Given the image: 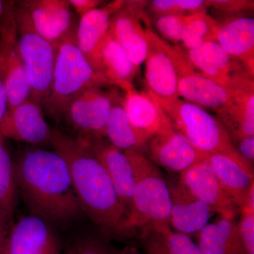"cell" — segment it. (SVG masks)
I'll return each instance as SVG.
<instances>
[{
    "mask_svg": "<svg viewBox=\"0 0 254 254\" xmlns=\"http://www.w3.org/2000/svg\"><path fill=\"white\" fill-rule=\"evenodd\" d=\"M50 143L67 165L71 184L83 213L108 238L127 240L136 234L106 170L88 143L55 129Z\"/></svg>",
    "mask_w": 254,
    "mask_h": 254,
    "instance_id": "obj_1",
    "label": "cell"
},
{
    "mask_svg": "<svg viewBox=\"0 0 254 254\" xmlns=\"http://www.w3.org/2000/svg\"><path fill=\"white\" fill-rule=\"evenodd\" d=\"M18 191L36 215L53 227H64L81 217L66 162L57 152L32 148L14 160Z\"/></svg>",
    "mask_w": 254,
    "mask_h": 254,
    "instance_id": "obj_2",
    "label": "cell"
},
{
    "mask_svg": "<svg viewBox=\"0 0 254 254\" xmlns=\"http://www.w3.org/2000/svg\"><path fill=\"white\" fill-rule=\"evenodd\" d=\"M147 93L163 109L174 129L198 151L205 155H225L251 175H254L253 167L239 154L226 130L216 117L182 98L161 99Z\"/></svg>",
    "mask_w": 254,
    "mask_h": 254,
    "instance_id": "obj_3",
    "label": "cell"
},
{
    "mask_svg": "<svg viewBox=\"0 0 254 254\" xmlns=\"http://www.w3.org/2000/svg\"><path fill=\"white\" fill-rule=\"evenodd\" d=\"M76 32V29L70 33L57 47L51 90L45 104L55 118L63 116L70 101L81 92L109 84L78 48Z\"/></svg>",
    "mask_w": 254,
    "mask_h": 254,
    "instance_id": "obj_4",
    "label": "cell"
},
{
    "mask_svg": "<svg viewBox=\"0 0 254 254\" xmlns=\"http://www.w3.org/2000/svg\"><path fill=\"white\" fill-rule=\"evenodd\" d=\"M124 152L131 164L136 181L133 218L135 229L141 230L148 225L169 224L171 196L160 168L141 152Z\"/></svg>",
    "mask_w": 254,
    "mask_h": 254,
    "instance_id": "obj_5",
    "label": "cell"
},
{
    "mask_svg": "<svg viewBox=\"0 0 254 254\" xmlns=\"http://www.w3.org/2000/svg\"><path fill=\"white\" fill-rule=\"evenodd\" d=\"M16 18L18 47L31 84V98L45 105L51 90L57 48L36 31L21 1L16 3Z\"/></svg>",
    "mask_w": 254,
    "mask_h": 254,
    "instance_id": "obj_6",
    "label": "cell"
},
{
    "mask_svg": "<svg viewBox=\"0 0 254 254\" xmlns=\"http://www.w3.org/2000/svg\"><path fill=\"white\" fill-rule=\"evenodd\" d=\"M0 59L6 74L9 110L26 101L31 95V84L18 47L14 1H4L0 23Z\"/></svg>",
    "mask_w": 254,
    "mask_h": 254,
    "instance_id": "obj_7",
    "label": "cell"
},
{
    "mask_svg": "<svg viewBox=\"0 0 254 254\" xmlns=\"http://www.w3.org/2000/svg\"><path fill=\"white\" fill-rule=\"evenodd\" d=\"M166 48L176 69L179 98L215 112L227 104L233 89L222 86L195 71L185 51L178 46L166 42Z\"/></svg>",
    "mask_w": 254,
    "mask_h": 254,
    "instance_id": "obj_8",
    "label": "cell"
},
{
    "mask_svg": "<svg viewBox=\"0 0 254 254\" xmlns=\"http://www.w3.org/2000/svg\"><path fill=\"white\" fill-rule=\"evenodd\" d=\"M115 91L91 88L76 95L68 103L64 116L84 141L103 139Z\"/></svg>",
    "mask_w": 254,
    "mask_h": 254,
    "instance_id": "obj_9",
    "label": "cell"
},
{
    "mask_svg": "<svg viewBox=\"0 0 254 254\" xmlns=\"http://www.w3.org/2000/svg\"><path fill=\"white\" fill-rule=\"evenodd\" d=\"M148 1H126L110 21L109 32L125 50L136 69L144 63L147 41L143 23L150 19L145 8Z\"/></svg>",
    "mask_w": 254,
    "mask_h": 254,
    "instance_id": "obj_10",
    "label": "cell"
},
{
    "mask_svg": "<svg viewBox=\"0 0 254 254\" xmlns=\"http://www.w3.org/2000/svg\"><path fill=\"white\" fill-rule=\"evenodd\" d=\"M179 185L195 199L208 205L218 215L236 218L240 209L219 183L207 158L180 173Z\"/></svg>",
    "mask_w": 254,
    "mask_h": 254,
    "instance_id": "obj_11",
    "label": "cell"
},
{
    "mask_svg": "<svg viewBox=\"0 0 254 254\" xmlns=\"http://www.w3.org/2000/svg\"><path fill=\"white\" fill-rule=\"evenodd\" d=\"M192 66L215 83L233 89L245 78L254 77L238 60L227 54L216 41L185 51Z\"/></svg>",
    "mask_w": 254,
    "mask_h": 254,
    "instance_id": "obj_12",
    "label": "cell"
},
{
    "mask_svg": "<svg viewBox=\"0 0 254 254\" xmlns=\"http://www.w3.org/2000/svg\"><path fill=\"white\" fill-rule=\"evenodd\" d=\"M5 254H61V245L51 224L30 215L10 227Z\"/></svg>",
    "mask_w": 254,
    "mask_h": 254,
    "instance_id": "obj_13",
    "label": "cell"
},
{
    "mask_svg": "<svg viewBox=\"0 0 254 254\" xmlns=\"http://www.w3.org/2000/svg\"><path fill=\"white\" fill-rule=\"evenodd\" d=\"M147 53L145 79L147 92L161 99L179 98L175 64L166 48V42L150 27L145 30Z\"/></svg>",
    "mask_w": 254,
    "mask_h": 254,
    "instance_id": "obj_14",
    "label": "cell"
},
{
    "mask_svg": "<svg viewBox=\"0 0 254 254\" xmlns=\"http://www.w3.org/2000/svg\"><path fill=\"white\" fill-rule=\"evenodd\" d=\"M41 106L30 98L8 110L0 123V133L4 138L28 144L50 143L53 131L45 120Z\"/></svg>",
    "mask_w": 254,
    "mask_h": 254,
    "instance_id": "obj_15",
    "label": "cell"
},
{
    "mask_svg": "<svg viewBox=\"0 0 254 254\" xmlns=\"http://www.w3.org/2000/svg\"><path fill=\"white\" fill-rule=\"evenodd\" d=\"M86 141L93 154L106 170L119 200L129 215L132 225L135 229L133 218L134 213L133 195L136 181L129 160L125 152L105 141L103 138Z\"/></svg>",
    "mask_w": 254,
    "mask_h": 254,
    "instance_id": "obj_16",
    "label": "cell"
},
{
    "mask_svg": "<svg viewBox=\"0 0 254 254\" xmlns=\"http://www.w3.org/2000/svg\"><path fill=\"white\" fill-rule=\"evenodd\" d=\"M146 145L145 156L156 166L171 173H181L207 155L198 151L173 127L152 137Z\"/></svg>",
    "mask_w": 254,
    "mask_h": 254,
    "instance_id": "obj_17",
    "label": "cell"
},
{
    "mask_svg": "<svg viewBox=\"0 0 254 254\" xmlns=\"http://www.w3.org/2000/svg\"><path fill=\"white\" fill-rule=\"evenodd\" d=\"M36 31L57 48L76 29L71 6L66 0H33L21 1Z\"/></svg>",
    "mask_w": 254,
    "mask_h": 254,
    "instance_id": "obj_18",
    "label": "cell"
},
{
    "mask_svg": "<svg viewBox=\"0 0 254 254\" xmlns=\"http://www.w3.org/2000/svg\"><path fill=\"white\" fill-rule=\"evenodd\" d=\"M232 143L254 136V78H248L233 89L227 104L215 112Z\"/></svg>",
    "mask_w": 254,
    "mask_h": 254,
    "instance_id": "obj_19",
    "label": "cell"
},
{
    "mask_svg": "<svg viewBox=\"0 0 254 254\" xmlns=\"http://www.w3.org/2000/svg\"><path fill=\"white\" fill-rule=\"evenodd\" d=\"M167 183L171 196L170 227L187 236H196L216 213L208 205L191 196L178 182Z\"/></svg>",
    "mask_w": 254,
    "mask_h": 254,
    "instance_id": "obj_20",
    "label": "cell"
},
{
    "mask_svg": "<svg viewBox=\"0 0 254 254\" xmlns=\"http://www.w3.org/2000/svg\"><path fill=\"white\" fill-rule=\"evenodd\" d=\"M122 104L132 126L149 141L152 137L173 127L160 105L147 92L135 88L125 92Z\"/></svg>",
    "mask_w": 254,
    "mask_h": 254,
    "instance_id": "obj_21",
    "label": "cell"
},
{
    "mask_svg": "<svg viewBox=\"0 0 254 254\" xmlns=\"http://www.w3.org/2000/svg\"><path fill=\"white\" fill-rule=\"evenodd\" d=\"M93 68L109 84L125 93L134 88L133 79L138 71L109 31L98 47Z\"/></svg>",
    "mask_w": 254,
    "mask_h": 254,
    "instance_id": "obj_22",
    "label": "cell"
},
{
    "mask_svg": "<svg viewBox=\"0 0 254 254\" xmlns=\"http://www.w3.org/2000/svg\"><path fill=\"white\" fill-rule=\"evenodd\" d=\"M216 42L234 59L240 62L254 76V19L237 17L220 23Z\"/></svg>",
    "mask_w": 254,
    "mask_h": 254,
    "instance_id": "obj_23",
    "label": "cell"
},
{
    "mask_svg": "<svg viewBox=\"0 0 254 254\" xmlns=\"http://www.w3.org/2000/svg\"><path fill=\"white\" fill-rule=\"evenodd\" d=\"M126 1L115 0L92 10L80 18L76 27V43L93 67L97 50L109 31L110 21Z\"/></svg>",
    "mask_w": 254,
    "mask_h": 254,
    "instance_id": "obj_24",
    "label": "cell"
},
{
    "mask_svg": "<svg viewBox=\"0 0 254 254\" xmlns=\"http://www.w3.org/2000/svg\"><path fill=\"white\" fill-rule=\"evenodd\" d=\"M195 237L203 254H247L235 218L218 215Z\"/></svg>",
    "mask_w": 254,
    "mask_h": 254,
    "instance_id": "obj_25",
    "label": "cell"
},
{
    "mask_svg": "<svg viewBox=\"0 0 254 254\" xmlns=\"http://www.w3.org/2000/svg\"><path fill=\"white\" fill-rule=\"evenodd\" d=\"M207 158L222 189L239 209L242 208L254 189V175L225 155H207Z\"/></svg>",
    "mask_w": 254,
    "mask_h": 254,
    "instance_id": "obj_26",
    "label": "cell"
},
{
    "mask_svg": "<svg viewBox=\"0 0 254 254\" xmlns=\"http://www.w3.org/2000/svg\"><path fill=\"white\" fill-rule=\"evenodd\" d=\"M141 236L147 254H203L191 237L175 231L169 224L143 227Z\"/></svg>",
    "mask_w": 254,
    "mask_h": 254,
    "instance_id": "obj_27",
    "label": "cell"
},
{
    "mask_svg": "<svg viewBox=\"0 0 254 254\" xmlns=\"http://www.w3.org/2000/svg\"><path fill=\"white\" fill-rule=\"evenodd\" d=\"M115 91L113 105L105 129V137L115 148L127 151L136 150L148 143L146 138L132 126L122 104V97Z\"/></svg>",
    "mask_w": 254,
    "mask_h": 254,
    "instance_id": "obj_28",
    "label": "cell"
},
{
    "mask_svg": "<svg viewBox=\"0 0 254 254\" xmlns=\"http://www.w3.org/2000/svg\"><path fill=\"white\" fill-rule=\"evenodd\" d=\"M4 138L0 133V221L9 227L17 205L18 191L14 160L6 148Z\"/></svg>",
    "mask_w": 254,
    "mask_h": 254,
    "instance_id": "obj_29",
    "label": "cell"
},
{
    "mask_svg": "<svg viewBox=\"0 0 254 254\" xmlns=\"http://www.w3.org/2000/svg\"><path fill=\"white\" fill-rule=\"evenodd\" d=\"M220 23L211 15L198 13L188 16L181 43L184 51L195 49L208 42L216 41Z\"/></svg>",
    "mask_w": 254,
    "mask_h": 254,
    "instance_id": "obj_30",
    "label": "cell"
},
{
    "mask_svg": "<svg viewBox=\"0 0 254 254\" xmlns=\"http://www.w3.org/2000/svg\"><path fill=\"white\" fill-rule=\"evenodd\" d=\"M207 10L206 0H153L148 1L145 8L153 18L166 15L190 16L207 13Z\"/></svg>",
    "mask_w": 254,
    "mask_h": 254,
    "instance_id": "obj_31",
    "label": "cell"
},
{
    "mask_svg": "<svg viewBox=\"0 0 254 254\" xmlns=\"http://www.w3.org/2000/svg\"><path fill=\"white\" fill-rule=\"evenodd\" d=\"M189 16L166 15L153 18L156 34L173 46L181 43Z\"/></svg>",
    "mask_w": 254,
    "mask_h": 254,
    "instance_id": "obj_32",
    "label": "cell"
},
{
    "mask_svg": "<svg viewBox=\"0 0 254 254\" xmlns=\"http://www.w3.org/2000/svg\"><path fill=\"white\" fill-rule=\"evenodd\" d=\"M237 222L239 233L247 254H254V189L251 190L245 204L240 208Z\"/></svg>",
    "mask_w": 254,
    "mask_h": 254,
    "instance_id": "obj_33",
    "label": "cell"
},
{
    "mask_svg": "<svg viewBox=\"0 0 254 254\" xmlns=\"http://www.w3.org/2000/svg\"><path fill=\"white\" fill-rule=\"evenodd\" d=\"M206 4L208 9L213 10L215 14L223 18L224 21L243 17L242 14L253 11L254 6L253 0H206Z\"/></svg>",
    "mask_w": 254,
    "mask_h": 254,
    "instance_id": "obj_34",
    "label": "cell"
},
{
    "mask_svg": "<svg viewBox=\"0 0 254 254\" xmlns=\"http://www.w3.org/2000/svg\"><path fill=\"white\" fill-rule=\"evenodd\" d=\"M65 254H118L104 242L95 237H85L76 241Z\"/></svg>",
    "mask_w": 254,
    "mask_h": 254,
    "instance_id": "obj_35",
    "label": "cell"
},
{
    "mask_svg": "<svg viewBox=\"0 0 254 254\" xmlns=\"http://www.w3.org/2000/svg\"><path fill=\"white\" fill-rule=\"evenodd\" d=\"M239 154L253 167L254 163V136H247L234 143Z\"/></svg>",
    "mask_w": 254,
    "mask_h": 254,
    "instance_id": "obj_36",
    "label": "cell"
},
{
    "mask_svg": "<svg viewBox=\"0 0 254 254\" xmlns=\"http://www.w3.org/2000/svg\"><path fill=\"white\" fill-rule=\"evenodd\" d=\"M8 111L7 90L6 85V74L2 62L0 59V123Z\"/></svg>",
    "mask_w": 254,
    "mask_h": 254,
    "instance_id": "obj_37",
    "label": "cell"
},
{
    "mask_svg": "<svg viewBox=\"0 0 254 254\" xmlns=\"http://www.w3.org/2000/svg\"><path fill=\"white\" fill-rule=\"evenodd\" d=\"M68 2L80 17H82L92 10L99 7L103 1L99 0H68Z\"/></svg>",
    "mask_w": 254,
    "mask_h": 254,
    "instance_id": "obj_38",
    "label": "cell"
},
{
    "mask_svg": "<svg viewBox=\"0 0 254 254\" xmlns=\"http://www.w3.org/2000/svg\"><path fill=\"white\" fill-rule=\"evenodd\" d=\"M9 230V227L6 226L0 221V254H5L6 238H7Z\"/></svg>",
    "mask_w": 254,
    "mask_h": 254,
    "instance_id": "obj_39",
    "label": "cell"
},
{
    "mask_svg": "<svg viewBox=\"0 0 254 254\" xmlns=\"http://www.w3.org/2000/svg\"><path fill=\"white\" fill-rule=\"evenodd\" d=\"M118 254H140L138 252H137L136 250L133 249H126L123 251L122 253Z\"/></svg>",
    "mask_w": 254,
    "mask_h": 254,
    "instance_id": "obj_40",
    "label": "cell"
},
{
    "mask_svg": "<svg viewBox=\"0 0 254 254\" xmlns=\"http://www.w3.org/2000/svg\"><path fill=\"white\" fill-rule=\"evenodd\" d=\"M4 1H0V23L2 18L3 12H4Z\"/></svg>",
    "mask_w": 254,
    "mask_h": 254,
    "instance_id": "obj_41",
    "label": "cell"
}]
</instances>
